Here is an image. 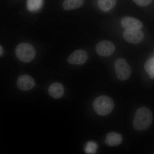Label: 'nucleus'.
<instances>
[{"instance_id":"obj_1","label":"nucleus","mask_w":154,"mask_h":154,"mask_svg":"<svg viewBox=\"0 0 154 154\" xmlns=\"http://www.w3.org/2000/svg\"><path fill=\"white\" fill-rule=\"evenodd\" d=\"M152 114L151 110L146 107L139 108L135 115L133 124L135 129L139 131L148 129L151 125Z\"/></svg>"},{"instance_id":"obj_2","label":"nucleus","mask_w":154,"mask_h":154,"mask_svg":"<svg viewBox=\"0 0 154 154\" xmlns=\"http://www.w3.org/2000/svg\"><path fill=\"white\" fill-rule=\"evenodd\" d=\"M93 106L95 112L98 115L105 116L112 112L114 108V103L110 97L102 96L95 99Z\"/></svg>"},{"instance_id":"obj_3","label":"nucleus","mask_w":154,"mask_h":154,"mask_svg":"<svg viewBox=\"0 0 154 154\" xmlns=\"http://www.w3.org/2000/svg\"><path fill=\"white\" fill-rule=\"evenodd\" d=\"M16 54L19 60L23 62L29 63L34 59L36 51L32 45L21 43L17 46Z\"/></svg>"},{"instance_id":"obj_4","label":"nucleus","mask_w":154,"mask_h":154,"mask_svg":"<svg viewBox=\"0 0 154 154\" xmlns=\"http://www.w3.org/2000/svg\"><path fill=\"white\" fill-rule=\"evenodd\" d=\"M114 68L116 77L119 80H128L131 75V69L124 59H119L116 61Z\"/></svg>"},{"instance_id":"obj_5","label":"nucleus","mask_w":154,"mask_h":154,"mask_svg":"<svg viewBox=\"0 0 154 154\" xmlns=\"http://www.w3.org/2000/svg\"><path fill=\"white\" fill-rule=\"evenodd\" d=\"M123 37L128 42L137 44L143 41L144 36L142 31L140 29H127L123 33Z\"/></svg>"},{"instance_id":"obj_6","label":"nucleus","mask_w":154,"mask_h":154,"mask_svg":"<svg viewBox=\"0 0 154 154\" xmlns=\"http://www.w3.org/2000/svg\"><path fill=\"white\" fill-rule=\"evenodd\" d=\"M116 49L115 45L111 41L102 40L99 42L96 45V52L99 55L108 57L112 55Z\"/></svg>"},{"instance_id":"obj_7","label":"nucleus","mask_w":154,"mask_h":154,"mask_svg":"<svg viewBox=\"0 0 154 154\" xmlns=\"http://www.w3.org/2000/svg\"><path fill=\"white\" fill-rule=\"evenodd\" d=\"M87 53L83 50H78L71 54L68 58L69 63L72 65H82L88 60Z\"/></svg>"},{"instance_id":"obj_8","label":"nucleus","mask_w":154,"mask_h":154,"mask_svg":"<svg viewBox=\"0 0 154 154\" xmlns=\"http://www.w3.org/2000/svg\"><path fill=\"white\" fill-rule=\"evenodd\" d=\"M17 85L22 91H28L35 87V83L32 77L28 75H23L18 78Z\"/></svg>"},{"instance_id":"obj_9","label":"nucleus","mask_w":154,"mask_h":154,"mask_svg":"<svg viewBox=\"0 0 154 154\" xmlns=\"http://www.w3.org/2000/svg\"><path fill=\"white\" fill-rule=\"evenodd\" d=\"M121 25L125 29H136L140 30L143 27L142 23L138 19L131 17H125L121 21Z\"/></svg>"},{"instance_id":"obj_10","label":"nucleus","mask_w":154,"mask_h":154,"mask_svg":"<svg viewBox=\"0 0 154 154\" xmlns=\"http://www.w3.org/2000/svg\"><path fill=\"white\" fill-rule=\"evenodd\" d=\"M48 93L53 98L56 99H60L64 94L63 86L59 83H53L48 88Z\"/></svg>"},{"instance_id":"obj_11","label":"nucleus","mask_w":154,"mask_h":154,"mask_svg":"<svg viewBox=\"0 0 154 154\" xmlns=\"http://www.w3.org/2000/svg\"><path fill=\"white\" fill-rule=\"evenodd\" d=\"M123 138L121 134L115 132L108 133L106 136L105 142L108 146H115L121 144Z\"/></svg>"},{"instance_id":"obj_12","label":"nucleus","mask_w":154,"mask_h":154,"mask_svg":"<svg viewBox=\"0 0 154 154\" xmlns=\"http://www.w3.org/2000/svg\"><path fill=\"white\" fill-rule=\"evenodd\" d=\"M84 0H65L63 4V7L66 11H71L82 7Z\"/></svg>"},{"instance_id":"obj_13","label":"nucleus","mask_w":154,"mask_h":154,"mask_svg":"<svg viewBox=\"0 0 154 154\" xmlns=\"http://www.w3.org/2000/svg\"><path fill=\"white\" fill-rule=\"evenodd\" d=\"M117 0H98L99 8L104 12H108L115 7Z\"/></svg>"},{"instance_id":"obj_14","label":"nucleus","mask_w":154,"mask_h":154,"mask_svg":"<svg viewBox=\"0 0 154 154\" xmlns=\"http://www.w3.org/2000/svg\"><path fill=\"white\" fill-rule=\"evenodd\" d=\"M43 4V0H27V8L30 12H36L40 10Z\"/></svg>"},{"instance_id":"obj_15","label":"nucleus","mask_w":154,"mask_h":154,"mask_svg":"<svg viewBox=\"0 0 154 154\" xmlns=\"http://www.w3.org/2000/svg\"><path fill=\"white\" fill-rule=\"evenodd\" d=\"M144 69L152 79H154V57L150 58L146 61Z\"/></svg>"},{"instance_id":"obj_16","label":"nucleus","mask_w":154,"mask_h":154,"mask_svg":"<svg viewBox=\"0 0 154 154\" xmlns=\"http://www.w3.org/2000/svg\"><path fill=\"white\" fill-rule=\"evenodd\" d=\"M98 148L97 144L94 142H89L86 145L85 151L87 154H95Z\"/></svg>"},{"instance_id":"obj_17","label":"nucleus","mask_w":154,"mask_h":154,"mask_svg":"<svg viewBox=\"0 0 154 154\" xmlns=\"http://www.w3.org/2000/svg\"><path fill=\"white\" fill-rule=\"evenodd\" d=\"M137 5L141 7L149 5L151 3L152 0H133Z\"/></svg>"},{"instance_id":"obj_18","label":"nucleus","mask_w":154,"mask_h":154,"mask_svg":"<svg viewBox=\"0 0 154 154\" xmlns=\"http://www.w3.org/2000/svg\"><path fill=\"white\" fill-rule=\"evenodd\" d=\"M4 53V50L2 47L0 45V56H2Z\"/></svg>"}]
</instances>
